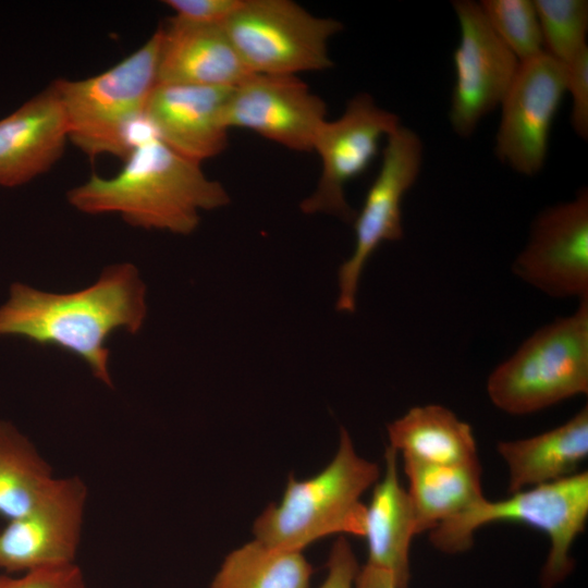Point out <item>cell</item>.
<instances>
[{
    "instance_id": "1",
    "label": "cell",
    "mask_w": 588,
    "mask_h": 588,
    "mask_svg": "<svg viewBox=\"0 0 588 588\" xmlns=\"http://www.w3.org/2000/svg\"><path fill=\"white\" fill-rule=\"evenodd\" d=\"M145 296V284L131 264L107 267L93 285L72 293L14 283L0 307V335H17L66 351L111 387L107 340L117 330L136 333L142 328Z\"/></svg>"
},
{
    "instance_id": "2",
    "label": "cell",
    "mask_w": 588,
    "mask_h": 588,
    "mask_svg": "<svg viewBox=\"0 0 588 588\" xmlns=\"http://www.w3.org/2000/svg\"><path fill=\"white\" fill-rule=\"evenodd\" d=\"M66 197L84 213H118L134 226L176 234L192 233L200 211L230 203L224 186L209 179L200 163L176 154L151 133L135 144L117 175L93 174Z\"/></svg>"
},
{
    "instance_id": "3",
    "label": "cell",
    "mask_w": 588,
    "mask_h": 588,
    "mask_svg": "<svg viewBox=\"0 0 588 588\" xmlns=\"http://www.w3.org/2000/svg\"><path fill=\"white\" fill-rule=\"evenodd\" d=\"M379 477V466L358 455L350 433L341 428L331 462L308 479L289 477L281 501L269 504L255 520V539L303 552L330 535L363 537L366 505L360 498Z\"/></svg>"
},
{
    "instance_id": "4",
    "label": "cell",
    "mask_w": 588,
    "mask_h": 588,
    "mask_svg": "<svg viewBox=\"0 0 588 588\" xmlns=\"http://www.w3.org/2000/svg\"><path fill=\"white\" fill-rule=\"evenodd\" d=\"M159 28L137 50L112 68L84 79L60 78L51 85L62 103L69 140L90 159L110 155L125 159L137 140L157 85Z\"/></svg>"
},
{
    "instance_id": "5",
    "label": "cell",
    "mask_w": 588,
    "mask_h": 588,
    "mask_svg": "<svg viewBox=\"0 0 588 588\" xmlns=\"http://www.w3.org/2000/svg\"><path fill=\"white\" fill-rule=\"evenodd\" d=\"M588 518V471L527 488L503 500L485 498L464 513L430 531L432 546L444 553H461L473 546L485 525L514 522L542 531L550 541L540 574L541 588H554L574 569L571 551Z\"/></svg>"
},
{
    "instance_id": "6",
    "label": "cell",
    "mask_w": 588,
    "mask_h": 588,
    "mask_svg": "<svg viewBox=\"0 0 588 588\" xmlns=\"http://www.w3.org/2000/svg\"><path fill=\"white\" fill-rule=\"evenodd\" d=\"M588 392V299L536 330L487 379L492 404L528 415Z\"/></svg>"
},
{
    "instance_id": "7",
    "label": "cell",
    "mask_w": 588,
    "mask_h": 588,
    "mask_svg": "<svg viewBox=\"0 0 588 588\" xmlns=\"http://www.w3.org/2000/svg\"><path fill=\"white\" fill-rule=\"evenodd\" d=\"M222 26L250 73L290 76L331 68L328 44L343 27L291 0H242Z\"/></svg>"
},
{
    "instance_id": "8",
    "label": "cell",
    "mask_w": 588,
    "mask_h": 588,
    "mask_svg": "<svg viewBox=\"0 0 588 588\" xmlns=\"http://www.w3.org/2000/svg\"><path fill=\"white\" fill-rule=\"evenodd\" d=\"M422 152L418 134L403 125L385 138L380 169L353 221L354 250L339 269V311H355L363 269L380 244L403 237L402 201L418 177Z\"/></svg>"
},
{
    "instance_id": "9",
    "label": "cell",
    "mask_w": 588,
    "mask_h": 588,
    "mask_svg": "<svg viewBox=\"0 0 588 588\" xmlns=\"http://www.w3.org/2000/svg\"><path fill=\"white\" fill-rule=\"evenodd\" d=\"M401 126L395 113L379 107L367 93L351 98L343 113L320 126L313 151L321 161L314 193L301 203L304 213L333 215L353 222L355 213L345 198L346 184L369 167L382 138Z\"/></svg>"
},
{
    "instance_id": "10",
    "label": "cell",
    "mask_w": 588,
    "mask_h": 588,
    "mask_svg": "<svg viewBox=\"0 0 588 588\" xmlns=\"http://www.w3.org/2000/svg\"><path fill=\"white\" fill-rule=\"evenodd\" d=\"M566 88L565 65L546 51L519 63L500 106L494 152L501 162L527 176L542 170Z\"/></svg>"
},
{
    "instance_id": "11",
    "label": "cell",
    "mask_w": 588,
    "mask_h": 588,
    "mask_svg": "<svg viewBox=\"0 0 588 588\" xmlns=\"http://www.w3.org/2000/svg\"><path fill=\"white\" fill-rule=\"evenodd\" d=\"M453 8L460 40L453 53L455 79L449 118L454 132L468 137L501 106L520 62L491 28L479 3L457 0Z\"/></svg>"
},
{
    "instance_id": "12",
    "label": "cell",
    "mask_w": 588,
    "mask_h": 588,
    "mask_svg": "<svg viewBox=\"0 0 588 588\" xmlns=\"http://www.w3.org/2000/svg\"><path fill=\"white\" fill-rule=\"evenodd\" d=\"M86 500L79 477L56 478L28 512L0 529V569L16 574L75 563Z\"/></svg>"
},
{
    "instance_id": "13",
    "label": "cell",
    "mask_w": 588,
    "mask_h": 588,
    "mask_svg": "<svg viewBox=\"0 0 588 588\" xmlns=\"http://www.w3.org/2000/svg\"><path fill=\"white\" fill-rule=\"evenodd\" d=\"M512 270L522 281L559 298L588 299V193L550 206L534 220Z\"/></svg>"
},
{
    "instance_id": "14",
    "label": "cell",
    "mask_w": 588,
    "mask_h": 588,
    "mask_svg": "<svg viewBox=\"0 0 588 588\" xmlns=\"http://www.w3.org/2000/svg\"><path fill=\"white\" fill-rule=\"evenodd\" d=\"M327 120L324 101L297 76L252 73L230 90L228 130L243 128L298 152H311Z\"/></svg>"
},
{
    "instance_id": "15",
    "label": "cell",
    "mask_w": 588,
    "mask_h": 588,
    "mask_svg": "<svg viewBox=\"0 0 588 588\" xmlns=\"http://www.w3.org/2000/svg\"><path fill=\"white\" fill-rule=\"evenodd\" d=\"M231 89L157 84L148 99L144 122L170 149L201 163L228 146L223 110Z\"/></svg>"
},
{
    "instance_id": "16",
    "label": "cell",
    "mask_w": 588,
    "mask_h": 588,
    "mask_svg": "<svg viewBox=\"0 0 588 588\" xmlns=\"http://www.w3.org/2000/svg\"><path fill=\"white\" fill-rule=\"evenodd\" d=\"M159 30L157 84L233 88L252 74L222 24L172 16Z\"/></svg>"
},
{
    "instance_id": "17",
    "label": "cell",
    "mask_w": 588,
    "mask_h": 588,
    "mask_svg": "<svg viewBox=\"0 0 588 588\" xmlns=\"http://www.w3.org/2000/svg\"><path fill=\"white\" fill-rule=\"evenodd\" d=\"M68 140L64 110L50 85L0 120V186H21L48 172Z\"/></svg>"
},
{
    "instance_id": "18",
    "label": "cell",
    "mask_w": 588,
    "mask_h": 588,
    "mask_svg": "<svg viewBox=\"0 0 588 588\" xmlns=\"http://www.w3.org/2000/svg\"><path fill=\"white\" fill-rule=\"evenodd\" d=\"M417 536L415 513L397 471V452L389 445L384 452V471L375 483L365 512L364 538L368 547L367 564L393 577L399 588L411 581L409 552Z\"/></svg>"
},
{
    "instance_id": "19",
    "label": "cell",
    "mask_w": 588,
    "mask_h": 588,
    "mask_svg": "<svg viewBox=\"0 0 588 588\" xmlns=\"http://www.w3.org/2000/svg\"><path fill=\"white\" fill-rule=\"evenodd\" d=\"M497 452L509 470V494L571 476L588 455V407L542 433L499 441Z\"/></svg>"
},
{
    "instance_id": "20",
    "label": "cell",
    "mask_w": 588,
    "mask_h": 588,
    "mask_svg": "<svg viewBox=\"0 0 588 588\" xmlns=\"http://www.w3.org/2000/svg\"><path fill=\"white\" fill-rule=\"evenodd\" d=\"M387 431L389 446L405 461L436 465L479 461L471 426L443 405L412 407Z\"/></svg>"
},
{
    "instance_id": "21",
    "label": "cell",
    "mask_w": 588,
    "mask_h": 588,
    "mask_svg": "<svg viewBox=\"0 0 588 588\" xmlns=\"http://www.w3.org/2000/svg\"><path fill=\"white\" fill-rule=\"evenodd\" d=\"M403 463L417 535L430 532L485 498L479 461L455 465Z\"/></svg>"
},
{
    "instance_id": "22",
    "label": "cell",
    "mask_w": 588,
    "mask_h": 588,
    "mask_svg": "<svg viewBox=\"0 0 588 588\" xmlns=\"http://www.w3.org/2000/svg\"><path fill=\"white\" fill-rule=\"evenodd\" d=\"M311 575L302 551L254 539L225 556L210 588H309Z\"/></svg>"
},
{
    "instance_id": "23",
    "label": "cell",
    "mask_w": 588,
    "mask_h": 588,
    "mask_svg": "<svg viewBox=\"0 0 588 588\" xmlns=\"http://www.w3.org/2000/svg\"><path fill=\"white\" fill-rule=\"evenodd\" d=\"M54 479L34 444L11 422L0 420V515L10 520L25 514Z\"/></svg>"
},
{
    "instance_id": "24",
    "label": "cell",
    "mask_w": 588,
    "mask_h": 588,
    "mask_svg": "<svg viewBox=\"0 0 588 588\" xmlns=\"http://www.w3.org/2000/svg\"><path fill=\"white\" fill-rule=\"evenodd\" d=\"M534 3L548 54L565 65L588 47L586 0H534Z\"/></svg>"
},
{
    "instance_id": "25",
    "label": "cell",
    "mask_w": 588,
    "mask_h": 588,
    "mask_svg": "<svg viewBox=\"0 0 588 588\" xmlns=\"http://www.w3.org/2000/svg\"><path fill=\"white\" fill-rule=\"evenodd\" d=\"M491 28L519 62L544 52L534 0H483Z\"/></svg>"
},
{
    "instance_id": "26",
    "label": "cell",
    "mask_w": 588,
    "mask_h": 588,
    "mask_svg": "<svg viewBox=\"0 0 588 588\" xmlns=\"http://www.w3.org/2000/svg\"><path fill=\"white\" fill-rule=\"evenodd\" d=\"M0 588H86L84 574L76 563L46 567L13 576L0 573Z\"/></svg>"
},
{
    "instance_id": "27",
    "label": "cell",
    "mask_w": 588,
    "mask_h": 588,
    "mask_svg": "<svg viewBox=\"0 0 588 588\" xmlns=\"http://www.w3.org/2000/svg\"><path fill=\"white\" fill-rule=\"evenodd\" d=\"M572 97L571 124L581 139L588 137V47L565 64Z\"/></svg>"
},
{
    "instance_id": "28",
    "label": "cell",
    "mask_w": 588,
    "mask_h": 588,
    "mask_svg": "<svg viewBox=\"0 0 588 588\" xmlns=\"http://www.w3.org/2000/svg\"><path fill=\"white\" fill-rule=\"evenodd\" d=\"M174 16L199 24H223L242 0H166Z\"/></svg>"
},
{
    "instance_id": "29",
    "label": "cell",
    "mask_w": 588,
    "mask_h": 588,
    "mask_svg": "<svg viewBox=\"0 0 588 588\" xmlns=\"http://www.w3.org/2000/svg\"><path fill=\"white\" fill-rule=\"evenodd\" d=\"M359 565L350 542L340 537L332 546L320 588H354Z\"/></svg>"
},
{
    "instance_id": "30",
    "label": "cell",
    "mask_w": 588,
    "mask_h": 588,
    "mask_svg": "<svg viewBox=\"0 0 588 588\" xmlns=\"http://www.w3.org/2000/svg\"><path fill=\"white\" fill-rule=\"evenodd\" d=\"M354 588H399L388 572L372 566L370 564L364 565L359 568Z\"/></svg>"
}]
</instances>
